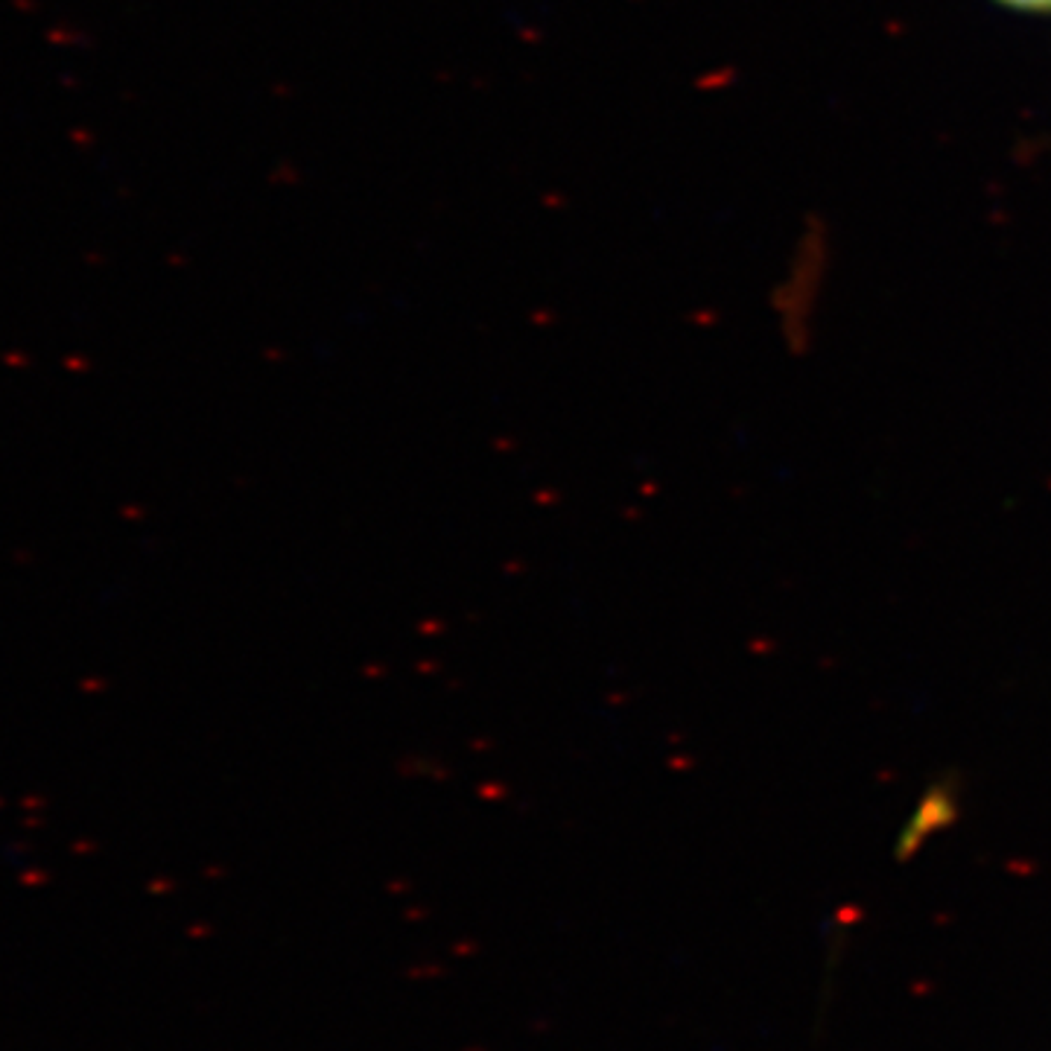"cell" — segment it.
<instances>
[{
    "label": "cell",
    "instance_id": "6da1fadb",
    "mask_svg": "<svg viewBox=\"0 0 1051 1051\" xmlns=\"http://www.w3.org/2000/svg\"><path fill=\"white\" fill-rule=\"evenodd\" d=\"M999 3L1019 12H1051V0H999Z\"/></svg>",
    "mask_w": 1051,
    "mask_h": 1051
}]
</instances>
